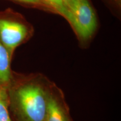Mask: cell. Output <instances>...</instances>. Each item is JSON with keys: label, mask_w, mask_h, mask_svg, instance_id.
<instances>
[{"label": "cell", "mask_w": 121, "mask_h": 121, "mask_svg": "<svg viewBox=\"0 0 121 121\" xmlns=\"http://www.w3.org/2000/svg\"><path fill=\"white\" fill-rule=\"evenodd\" d=\"M0 100H7V95L4 86L0 85Z\"/></svg>", "instance_id": "10"}, {"label": "cell", "mask_w": 121, "mask_h": 121, "mask_svg": "<svg viewBox=\"0 0 121 121\" xmlns=\"http://www.w3.org/2000/svg\"><path fill=\"white\" fill-rule=\"evenodd\" d=\"M10 58L7 49L0 42V85L6 86L11 81Z\"/></svg>", "instance_id": "5"}, {"label": "cell", "mask_w": 121, "mask_h": 121, "mask_svg": "<svg viewBox=\"0 0 121 121\" xmlns=\"http://www.w3.org/2000/svg\"><path fill=\"white\" fill-rule=\"evenodd\" d=\"M0 121H12L7 109V102L0 100Z\"/></svg>", "instance_id": "7"}, {"label": "cell", "mask_w": 121, "mask_h": 121, "mask_svg": "<svg viewBox=\"0 0 121 121\" xmlns=\"http://www.w3.org/2000/svg\"><path fill=\"white\" fill-rule=\"evenodd\" d=\"M49 94L42 85L30 81L18 87L13 94L22 121H45Z\"/></svg>", "instance_id": "1"}, {"label": "cell", "mask_w": 121, "mask_h": 121, "mask_svg": "<svg viewBox=\"0 0 121 121\" xmlns=\"http://www.w3.org/2000/svg\"><path fill=\"white\" fill-rule=\"evenodd\" d=\"M65 7L72 13L77 6L79 0H60Z\"/></svg>", "instance_id": "8"}, {"label": "cell", "mask_w": 121, "mask_h": 121, "mask_svg": "<svg viewBox=\"0 0 121 121\" xmlns=\"http://www.w3.org/2000/svg\"><path fill=\"white\" fill-rule=\"evenodd\" d=\"M28 34V29L21 22L6 19H0V42L6 48L10 58L16 47Z\"/></svg>", "instance_id": "3"}, {"label": "cell", "mask_w": 121, "mask_h": 121, "mask_svg": "<svg viewBox=\"0 0 121 121\" xmlns=\"http://www.w3.org/2000/svg\"><path fill=\"white\" fill-rule=\"evenodd\" d=\"M45 121H69L65 109L54 96L49 94Z\"/></svg>", "instance_id": "4"}, {"label": "cell", "mask_w": 121, "mask_h": 121, "mask_svg": "<svg viewBox=\"0 0 121 121\" xmlns=\"http://www.w3.org/2000/svg\"><path fill=\"white\" fill-rule=\"evenodd\" d=\"M73 26L75 31L83 40L91 37L96 28L95 13L87 0H79L77 6L72 12Z\"/></svg>", "instance_id": "2"}, {"label": "cell", "mask_w": 121, "mask_h": 121, "mask_svg": "<svg viewBox=\"0 0 121 121\" xmlns=\"http://www.w3.org/2000/svg\"><path fill=\"white\" fill-rule=\"evenodd\" d=\"M15 1H19V2L25 3V4H37V5H44L43 3L40 0H15Z\"/></svg>", "instance_id": "9"}, {"label": "cell", "mask_w": 121, "mask_h": 121, "mask_svg": "<svg viewBox=\"0 0 121 121\" xmlns=\"http://www.w3.org/2000/svg\"><path fill=\"white\" fill-rule=\"evenodd\" d=\"M43 4L55 10L57 13L63 16L70 23L72 26L73 25V17L72 13L67 10L60 0H40Z\"/></svg>", "instance_id": "6"}]
</instances>
